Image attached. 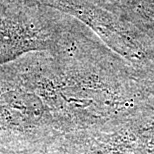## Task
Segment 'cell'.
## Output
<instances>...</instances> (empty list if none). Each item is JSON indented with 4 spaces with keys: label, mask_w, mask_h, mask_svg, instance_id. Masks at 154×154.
Here are the masks:
<instances>
[{
    "label": "cell",
    "mask_w": 154,
    "mask_h": 154,
    "mask_svg": "<svg viewBox=\"0 0 154 154\" xmlns=\"http://www.w3.org/2000/svg\"><path fill=\"white\" fill-rule=\"evenodd\" d=\"M44 4L86 24L106 47L128 62L140 66L154 64V39L120 15L92 0H44Z\"/></svg>",
    "instance_id": "1"
},
{
    "label": "cell",
    "mask_w": 154,
    "mask_h": 154,
    "mask_svg": "<svg viewBox=\"0 0 154 154\" xmlns=\"http://www.w3.org/2000/svg\"><path fill=\"white\" fill-rule=\"evenodd\" d=\"M154 39V0H92Z\"/></svg>",
    "instance_id": "2"
}]
</instances>
